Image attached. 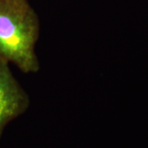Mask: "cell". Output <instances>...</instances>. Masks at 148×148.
<instances>
[{"mask_svg":"<svg viewBox=\"0 0 148 148\" xmlns=\"http://www.w3.org/2000/svg\"><path fill=\"white\" fill-rule=\"evenodd\" d=\"M0 1H7V0H0Z\"/></svg>","mask_w":148,"mask_h":148,"instance_id":"3957f363","label":"cell"},{"mask_svg":"<svg viewBox=\"0 0 148 148\" xmlns=\"http://www.w3.org/2000/svg\"><path fill=\"white\" fill-rule=\"evenodd\" d=\"M29 106V95L13 76L9 63L0 58V138L6 126Z\"/></svg>","mask_w":148,"mask_h":148,"instance_id":"7a4b0ae2","label":"cell"},{"mask_svg":"<svg viewBox=\"0 0 148 148\" xmlns=\"http://www.w3.org/2000/svg\"><path fill=\"white\" fill-rule=\"evenodd\" d=\"M39 36V17L27 0L0 1V58L24 73H36Z\"/></svg>","mask_w":148,"mask_h":148,"instance_id":"6da1fadb","label":"cell"}]
</instances>
